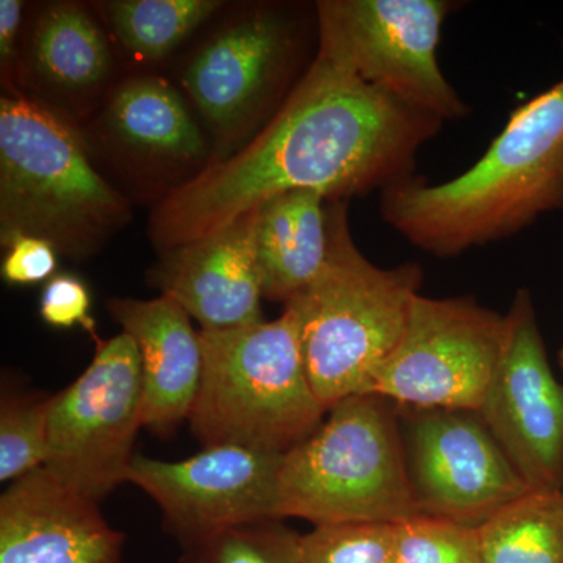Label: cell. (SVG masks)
Returning a JSON list of instances; mask_svg holds the SVG:
<instances>
[{
	"mask_svg": "<svg viewBox=\"0 0 563 563\" xmlns=\"http://www.w3.org/2000/svg\"><path fill=\"white\" fill-rule=\"evenodd\" d=\"M443 121L317 54L261 135L176 188L155 209L165 252L231 224L285 192L331 201L387 190L413 177L415 158Z\"/></svg>",
	"mask_w": 563,
	"mask_h": 563,
	"instance_id": "6da1fadb",
	"label": "cell"
},
{
	"mask_svg": "<svg viewBox=\"0 0 563 563\" xmlns=\"http://www.w3.org/2000/svg\"><path fill=\"white\" fill-rule=\"evenodd\" d=\"M563 209V80L510 113L472 168L443 184L409 177L383 191L384 221L440 258L509 239Z\"/></svg>",
	"mask_w": 563,
	"mask_h": 563,
	"instance_id": "7a4b0ae2",
	"label": "cell"
},
{
	"mask_svg": "<svg viewBox=\"0 0 563 563\" xmlns=\"http://www.w3.org/2000/svg\"><path fill=\"white\" fill-rule=\"evenodd\" d=\"M202 377L190 429L203 448L239 446L285 454L324 421L290 306L274 321L199 331Z\"/></svg>",
	"mask_w": 563,
	"mask_h": 563,
	"instance_id": "3957f363",
	"label": "cell"
},
{
	"mask_svg": "<svg viewBox=\"0 0 563 563\" xmlns=\"http://www.w3.org/2000/svg\"><path fill=\"white\" fill-rule=\"evenodd\" d=\"M131 218L128 202L92 168L79 136L22 96L0 99V242L40 236L84 261Z\"/></svg>",
	"mask_w": 563,
	"mask_h": 563,
	"instance_id": "277c9868",
	"label": "cell"
},
{
	"mask_svg": "<svg viewBox=\"0 0 563 563\" xmlns=\"http://www.w3.org/2000/svg\"><path fill=\"white\" fill-rule=\"evenodd\" d=\"M331 250L317 282L285 306L301 322L303 361L325 410L365 393L374 372L395 351L420 295L422 268H380L355 246L344 201L329 206Z\"/></svg>",
	"mask_w": 563,
	"mask_h": 563,
	"instance_id": "5b68a950",
	"label": "cell"
},
{
	"mask_svg": "<svg viewBox=\"0 0 563 563\" xmlns=\"http://www.w3.org/2000/svg\"><path fill=\"white\" fill-rule=\"evenodd\" d=\"M279 498L284 520L313 526L399 525L421 515L398 406L374 393L335 404L309 439L284 454Z\"/></svg>",
	"mask_w": 563,
	"mask_h": 563,
	"instance_id": "8992f818",
	"label": "cell"
},
{
	"mask_svg": "<svg viewBox=\"0 0 563 563\" xmlns=\"http://www.w3.org/2000/svg\"><path fill=\"white\" fill-rule=\"evenodd\" d=\"M448 0H322L318 54L395 98L444 121L470 107L437 60Z\"/></svg>",
	"mask_w": 563,
	"mask_h": 563,
	"instance_id": "52a82bcc",
	"label": "cell"
},
{
	"mask_svg": "<svg viewBox=\"0 0 563 563\" xmlns=\"http://www.w3.org/2000/svg\"><path fill=\"white\" fill-rule=\"evenodd\" d=\"M141 428L139 346L121 332L107 342L98 340L87 369L54 395L44 466L66 487L101 503L118 485L128 483Z\"/></svg>",
	"mask_w": 563,
	"mask_h": 563,
	"instance_id": "ba28073f",
	"label": "cell"
},
{
	"mask_svg": "<svg viewBox=\"0 0 563 563\" xmlns=\"http://www.w3.org/2000/svg\"><path fill=\"white\" fill-rule=\"evenodd\" d=\"M507 339V317L472 296L418 295L398 346L365 393L413 409L479 410Z\"/></svg>",
	"mask_w": 563,
	"mask_h": 563,
	"instance_id": "9c48e42d",
	"label": "cell"
},
{
	"mask_svg": "<svg viewBox=\"0 0 563 563\" xmlns=\"http://www.w3.org/2000/svg\"><path fill=\"white\" fill-rule=\"evenodd\" d=\"M398 409L407 470L421 515L479 528L532 492L479 413Z\"/></svg>",
	"mask_w": 563,
	"mask_h": 563,
	"instance_id": "30bf717a",
	"label": "cell"
},
{
	"mask_svg": "<svg viewBox=\"0 0 563 563\" xmlns=\"http://www.w3.org/2000/svg\"><path fill=\"white\" fill-rule=\"evenodd\" d=\"M284 454L239 446L203 448L177 462L136 454L128 483L161 507L163 529L187 547L213 533L280 518Z\"/></svg>",
	"mask_w": 563,
	"mask_h": 563,
	"instance_id": "8fae6325",
	"label": "cell"
},
{
	"mask_svg": "<svg viewBox=\"0 0 563 563\" xmlns=\"http://www.w3.org/2000/svg\"><path fill=\"white\" fill-rule=\"evenodd\" d=\"M501 358L477 413L532 492H563V385L531 292H515Z\"/></svg>",
	"mask_w": 563,
	"mask_h": 563,
	"instance_id": "7c38bea8",
	"label": "cell"
},
{
	"mask_svg": "<svg viewBox=\"0 0 563 563\" xmlns=\"http://www.w3.org/2000/svg\"><path fill=\"white\" fill-rule=\"evenodd\" d=\"M255 224L257 210L209 235L162 252L147 280L161 296L179 303L202 331L263 321Z\"/></svg>",
	"mask_w": 563,
	"mask_h": 563,
	"instance_id": "4fadbf2b",
	"label": "cell"
},
{
	"mask_svg": "<svg viewBox=\"0 0 563 563\" xmlns=\"http://www.w3.org/2000/svg\"><path fill=\"white\" fill-rule=\"evenodd\" d=\"M124 542L99 503L66 487L46 466L0 496V563H124Z\"/></svg>",
	"mask_w": 563,
	"mask_h": 563,
	"instance_id": "5bb4252c",
	"label": "cell"
},
{
	"mask_svg": "<svg viewBox=\"0 0 563 563\" xmlns=\"http://www.w3.org/2000/svg\"><path fill=\"white\" fill-rule=\"evenodd\" d=\"M295 51L290 22L255 13L202 47L185 70L184 87L218 131L250 120L287 73Z\"/></svg>",
	"mask_w": 563,
	"mask_h": 563,
	"instance_id": "9a60e30c",
	"label": "cell"
},
{
	"mask_svg": "<svg viewBox=\"0 0 563 563\" xmlns=\"http://www.w3.org/2000/svg\"><path fill=\"white\" fill-rule=\"evenodd\" d=\"M107 309L139 346L143 428L169 439L190 418L202 377V346L191 317L172 298H111Z\"/></svg>",
	"mask_w": 563,
	"mask_h": 563,
	"instance_id": "2e32d148",
	"label": "cell"
},
{
	"mask_svg": "<svg viewBox=\"0 0 563 563\" xmlns=\"http://www.w3.org/2000/svg\"><path fill=\"white\" fill-rule=\"evenodd\" d=\"M321 192L276 196L257 210L255 246L263 298L290 302L321 276L331 250L329 207Z\"/></svg>",
	"mask_w": 563,
	"mask_h": 563,
	"instance_id": "e0dca14e",
	"label": "cell"
},
{
	"mask_svg": "<svg viewBox=\"0 0 563 563\" xmlns=\"http://www.w3.org/2000/svg\"><path fill=\"white\" fill-rule=\"evenodd\" d=\"M107 125L129 150L165 161L201 157L206 141L179 92L158 77L128 81L109 103Z\"/></svg>",
	"mask_w": 563,
	"mask_h": 563,
	"instance_id": "ac0fdd59",
	"label": "cell"
},
{
	"mask_svg": "<svg viewBox=\"0 0 563 563\" xmlns=\"http://www.w3.org/2000/svg\"><path fill=\"white\" fill-rule=\"evenodd\" d=\"M36 73L63 91H85L106 79L110 47L101 27L74 3H57L41 14L32 41Z\"/></svg>",
	"mask_w": 563,
	"mask_h": 563,
	"instance_id": "d6986e66",
	"label": "cell"
},
{
	"mask_svg": "<svg viewBox=\"0 0 563 563\" xmlns=\"http://www.w3.org/2000/svg\"><path fill=\"white\" fill-rule=\"evenodd\" d=\"M484 563H563V492H531L479 526Z\"/></svg>",
	"mask_w": 563,
	"mask_h": 563,
	"instance_id": "ffe728a7",
	"label": "cell"
},
{
	"mask_svg": "<svg viewBox=\"0 0 563 563\" xmlns=\"http://www.w3.org/2000/svg\"><path fill=\"white\" fill-rule=\"evenodd\" d=\"M218 0H114L103 3L122 46L143 60H161L221 9Z\"/></svg>",
	"mask_w": 563,
	"mask_h": 563,
	"instance_id": "44dd1931",
	"label": "cell"
},
{
	"mask_svg": "<svg viewBox=\"0 0 563 563\" xmlns=\"http://www.w3.org/2000/svg\"><path fill=\"white\" fill-rule=\"evenodd\" d=\"M54 395L3 391L0 399V481L11 484L43 468Z\"/></svg>",
	"mask_w": 563,
	"mask_h": 563,
	"instance_id": "7402d4cb",
	"label": "cell"
},
{
	"mask_svg": "<svg viewBox=\"0 0 563 563\" xmlns=\"http://www.w3.org/2000/svg\"><path fill=\"white\" fill-rule=\"evenodd\" d=\"M301 539L280 518L252 521L187 544L179 563H302Z\"/></svg>",
	"mask_w": 563,
	"mask_h": 563,
	"instance_id": "603a6c76",
	"label": "cell"
},
{
	"mask_svg": "<svg viewBox=\"0 0 563 563\" xmlns=\"http://www.w3.org/2000/svg\"><path fill=\"white\" fill-rule=\"evenodd\" d=\"M396 563H484L479 528L417 515L396 525Z\"/></svg>",
	"mask_w": 563,
	"mask_h": 563,
	"instance_id": "cb8c5ba5",
	"label": "cell"
},
{
	"mask_svg": "<svg viewBox=\"0 0 563 563\" xmlns=\"http://www.w3.org/2000/svg\"><path fill=\"white\" fill-rule=\"evenodd\" d=\"M301 555L302 563H396V525L313 526Z\"/></svg>",
	"mask_w": 563,
	"mask_h": 563,
	"instance_id": "d4e9b609",
	"label": "cell"
},
{
	"mask_svg": "<svg viewBox=\"0 0 563 563\" xmlns=\"http://www.w3.org/2000/svg\"><path fill=\"white\" fill-rule=\"evenodd\" d=\"M91 295L87 284L73 274H57L52 277L40 298V314L46 324L57 329L84 325L95 329L90 317Z\"/></svg>",
	"mask_w": 563,
	"mask_h": 563,
	"instance_id": "484cf974",
	"label": "cell"
},
{
	"mask_svg": "<svg viewBox=\"0 0 563 563\" xmlns=\"http://www.w3.org/2000/svg\"><path fill=\"white\" fill-rule=\"evenodd\" d=\"M0 274L2 279L18 287L49 282L57 276L58 251L54 244L40 236L20 235L7 244Z\"/></svg>",
	"mask_w": 563,
	"mask_h": 563,
	"instance_id": "4316f807",
	"label": "cell"
},
{
	"mask_svg": "<svg viewBox=\"0 0 563 563\" xmlns=\"http://www.w3.org/2000/svg\"><path fill=\"white\" fill-rule=\"evenodd\" d=\"M21 18L22 2L20 0H2L0 2V65H2L3 74H10L11 70Z\"/></svg>",
	"mask_w": 563,
	"mask_h": 563,
	"instance_id": "83f0119b",
	"label": "cell"
},
{
	"mask_svg": "<svg viewBox=\"0 0 563 563\" xmlns=\"http://www.w3.org/2000/svg\"><path fill=\"white\" fill-rule=\"evenodd\" d=\"M559 365H561V369L563 373V346H562V350L559 351Z\"/></svg>",
	"mask_w": 563,
	"mask_h": 563,
	"instance_id": "f1b7e54d",
	"label": "cell"
}]
</instances>
